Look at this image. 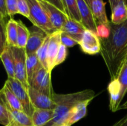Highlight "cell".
Listing matches in <instances>:
<instances>
[{
    "mask_svg": "<svg viewBox=\"0 0 127 126\" xmlns=\"http://www.w3.org/2000/svg\"><path fill=\"white\" fill-rule=\"evenodd\" d=\"M108 38L100 40L101 56L106 64L111 80L117 78L127 55V20L122 24L109 22Z\"/></svg>",
    "mask_w": 127,
    "mask_h": 126,
    "instance_id": "cell-1",
    "label": "cell"
},
{
    "mask_svg": "<svg viewBox=\"0 0 127 126\" xmlns=\"http://www.w3.org/2000/svg\"><path fill=\"white\" fill-rule=\"evenodd\" d=\"M95 97V91L90 89L67 94L53 93L52 99L56 105L54 110V117L45 126H60L64 125L71 111L77 104L87 100L92 101Z\"/></svg>",
    "mask_w": 127,
    "mask_h": 126,
    "instance_id": "cell-2",
    "label": "cell"
},
{
    "mask_svg": "<svg viewBox=\"0 0 127 126\" xmlns=\"http://www.w3.org/2000/svg\"><path fill=\"white\" fill-rule=\"evenodd\" d=\"M27 1L30 11L29 20L32 22L33 26L43 30L48 35H51L57 31L52 25L45 11L38 0H27Z\"/></svg>",
    "mask_w": 127,
    "mask_h": 126,
    "instance_id": "cell-3",
    "label": "cell"
},
{
    "mask_svg": "<svg viewBox=\"0 0 127 126\" xmlns=\"http://www.w3.org/2000/svg\"><path fill=\"white\" fill-rule=\"evenodd\" d=\"M4 85H6L19 100L23 108L24 112L31 117L35 108L31 102L28 90L19 80L15 78H7L5 81Z\"/></svg>",
    "mask_w": 127,
    "mask_h": 126,
    "instance_id": "cell-4",
    "label": "cell"
},
{
    "mask_svg": "<svg viewBox=\"0 0 127 126\" xmlns=\"http://www.w3.org/2000/svg\"><path fill=\"white\" fill-rule=\"evenodd\" d=\"M14 60V74L15 79L19 80L22 85L28 90L29 84L26 71V57L27 54L25 48L10 46Z\"/></svg>",
    "mask_w": 127,
    "mask_h": 126,
    "instance_id": "cell-5",
    "label": "cell"
},
{
    "mask_svg": "<svg viewBox=\"0 0 127 126\" xmlns=\"http://www.w3.org/2000/svg\"><path fill=\"white\" fill-rule=\"evenodd\" d=\"M29 87L34 90L51 97L53 92L51 85V72L45 68H41L32 77Z\"/></svg>",
    "mask_w": 127,
    "mask_h": 126,
    "instance_id": "cell-6",
    "label": "cell"
},
{
    "mask_svg": "<svg viewBox=\"0 0 127 126\" xmlns=\"http://www.w3.org/2000/svg\"><path fill=\"white\" fill-rule=\"evenodd\" d=\"M82 51L89 55H95L100 53L101 42L96 33L86 29L82 39L78 43Z\"/></svg>",
    "mask_w": 127,
    "mask_h": 126,
    "instance_id": "cell-7",
    "label": "cell"
},
{
    "mask_svg": "<svg viewBox=\"0 0 127 126\" xmlns=\"http://www.w3.org/2000/svg\"><path fill=\"white\" fill-rule=\"evenodd\" d=\"M41 6L45 11L52 25L57 30H61L63 26L68 19V16L54 5L44 1L38 0Z\"/></svg>",
    "mask_w": 127,
    "mask_h": 126,
    "instance_id": "cell-8",
    "label": "cell"
},
{
    "mask_svg": "<svg viewBox=\"0 0 127 126\" xmlns=\"http://www.w3.org/2000/svg\"><path fill=\"white\" fill-rule=\"evenodd\" d=\"M28 92L31 102L34 108L54 110L56 105L52 99V96H48L43 93L34 90L31 87L28 88Z\"/></svg>",
    "mask_w": 127,
    "mask_h": 126,
    "instance_id": "cell-9",
    "label": "cell"
},
{
    "mask_svg": "<svg viewBox=\"0 0 127 126\" xmlns=\"http://www.w3.org/2000/svg\"><path fill=\"white\" fill-rule=\"evenodd\" d=\"M29 30V37L27 42L26 47L25 48L26 54L36 53V51L43 44L48 36H49L47 33H45L43 30H40L39 28L35 26H33Z\"/></svg>",
    "mask_w": 127,
    "mask_h": 126,
    "instance_id": "cell-10",
    "label": "cell"
},
{
    "mask_svg": "<svg viewBox=\"0 0 127 126\" xmlns=\"http://www.w3.org/2000/svg\"><path fill=\"white\" fill-rule=\"evenodd\" d=\"M77 1L80 16V22L86 27V29L96 33L97 22L93 16L91 7L84 0Z\"/></svg>",
    "mask_w": 127,
    "mask_h": 126,
    "instance_id": "cell-11",
    "label": "cell"
},
{
    "mask_svg": "<svg viewBox=\"0 0 127 126\" xmlns=\"http://www.w3.org/2000/svg\"><path fill=\"white\" fill-rule=\"evenodd\" d=\"M61 31L57 30L49 36V42L48 46V55H47V62H48V70L51 72L55 68V61L59 51L60 46L61 45L60 41Z\"/></svg>",
    "mask_w": 127,
    "mask_h": 126,
    "instance_id": "cell-12",
    "label": "cell"
},
{
    "mask_svg": "<svg viewBox=\"0 0 127 126\" xmlns=\"http://www.w3.org/2000/svg\"><path fill=\"white\" fill-rule=\"evenodd\" d=\"M85 30L86 27L82 25L81 22L68 18L60 31L70 36L79 43Z\"/></svg>",
    "mask_w": 127,
    "mask_h": 126,
    "instance_id": "cell-13",
    "label": "cell"
},
{
    "mask_svg": "<svg viewBox=\"0 0 127 126\" xmlns=\"http://www.w3.org/2000/svg\"><path fill=\"white\" fill-rule=\"evenodd\" d=\"M91 102V100H87L77 104L71 111L64 125L71 126L84 118L87 114V108Z\"/></svg>",
    "mask_w": 127,
    "mask_h": 126,
    "instance_id": "cell-14",
    "label": "cell"
},
{
    "mask_svg": "<svg viewBox=\"0 0 127 126\" xmlns=\"http://www.w3.org/2000/svg\"><path fill=\"white\" fill-rule=\"evenodd\" d=\"M7 108L10 116V123L8 126H33L31 117H30L25 112L13 110L8 106Z\"/></svg>",
    "mask_w": 127,
    "mask_h": 126,
    "instance_id": "cell-15",
    "label": "cell"
},
{
    "mask_svg": "<svg viewBox=\"0 0 127 126\" xmlns=\"http://www.w3.org/2000/svg\"><path fill=\"white\" fill-rule=\"evenodd\" d=\"M90 7L97 24H109L110 21H109L106 16V3L103 0H92Z\"/></svg>",
    "mask_w": 127,
    "mask_h": 126,
    "instance_id": "cell-16",
    "label": "cell"
},
{
    "mask_svg": "<svg viewBox=\"0 0 127 126\" xmlns=\"http://www.w3.org/2000/svg\"><path fill=\"white\" fill-rule=\"evenodd\" d=\"M127 20V0H121L112 10L111 22L120 25Z\"/></svg>",
    "mask_w": 127,
    "mask_h": 126,
    "instance_id": "cell-17",
    "label": "cell"
},
{
    "mask_svg": "<svg viewBox=\"0 0 127 126\" xmlns=\"http://www.w3.org/2000/svg\"><path fill=\"white\" fill-rule=\"evenodd\" d=\"M54 117V110L35 108L32 117L33 126H45Z\"/></svg>",
    "mask_w": 127,
    "mask_h": 126,
    "instance_id": "cell-18",
    "label": "cell"
},
{
    "mask_svg": "<svg viewBox=\"0 0 127 126\" xmlns=\"http://www.w3.org/2000/svg\"><path fill=\"white\" fill-rule=\"evenodd\" d=\"M1 92V97L4 101L5 104L11 109L16 110V111H23V108L19 101V100L16 98V97L14 95V94L6 86L4 85L3 88L0 90Z\"/></svg>",
    "mask_w": 127,
    "mask_h": 126,
    "instance_id": "cell-19",
    "label": "cell"
},
{
    "mask_svg": "<svg viewBox=\"0 0 127 126\" xmlns=\"http://www.w3.org/2000/svg\"><path fill=\"white\" fill-rule=\"evenodd\" d=\"M0 59L4 65L8 78H15L14 74V60L9 45H7L4 50L0 55Z\"/></svg>",
    "mask_w": 127,
    "mask_h": 126,
    "instance_id": "cell-20",
    "label": "cell"
},
{
    "mask_svg": "<svg viewBox=\"0 0 127 126\" xmlns=\"http://www.w3.org/2000/svg\"><path fill=\"white\" fill-rule=\"evenodd\" d=\"M41 68H42V65H41L36 53H31V54H27L26 71H27V77H28V84L30 81L31 80L32 77L34 76V74Z\"/></svg>",
    "mask_w": 127,
    "mask_h": 126,
    "instance_id": "cell-21",
    "label": "cell"
},
{
    "mask_svg": "<svg viewBox=\"0 0 127 126\" xmlns=\"http://www.w3.org/2000/svg\"><path fill=\"white\" fill-rule=\"evenodd\" d=\"M17 30L18 22L10 18L6 25V37L7 45L9 46H17Z\"/></svg>",
    "mask_w": 127,
    "mask_h": 126,
    "instance_id": "cell-22",
    "label": "cell"
},
{
    "mask_svg": "<svg viewBox=\"0 0 127 126\" xmlns=\"http://www.w3.org/2000/svg\"><path fill=\"white\" fill-rule=\"evenodd\" d=\"M115 80L117 81L120 88L121 100L122 102L127 92V55Z\"/></svg>",
    "mask_w": 127,
    "mask_h": 126,
    "instance_id": "cell-23",
    "label": "cell"
},
{
    "mask_svg": "<svg viewBox=\"0 0 127 126\" xmlns=\"http://www.w3.org/2000/svg\"><path fill=\"white\" fill-rule=\"evenodd\" d=\"M66 15L68 18L74 19L80 22V16L79 13L77 0H62Z\"/></svg>",
    "mask_w": 127,
    "mask_h": 126,
    "instance_id": "cell-24",
    "label": "cell"
},
{
    "mask_svg": "<svg viewBox=\"0 0 127 126\" xmlns=\"http://www.w3.org/2000/svg\"><path fill=\"white\" fill-rule=\"evenodd\" d=\"M29 33H30V30L28 29V27L21 21H18L16 47L20 48H25L29 37Z\"/></svg>",
    "mask_w": 127,
    "mask_h": 126,
    "instance_id": "cell-25",
    "label": "cell"
},
{
    "mask_svg": "<svg viewBox=\"0 0 127 126\" xmlns=\"http://www.w3.org/2000/svg\"><path fill=\"white\" fill-rule=\"evenodd\" d=\"M49 36H48V37L46 38V39L45 40L43 44L41 45V47L38 49V50L36 53L41 65L46 70H48L47 55H48V42H49Z\"/></svg>",
    "mask_w": 127,
    "mask_h": 126,
    "instance_id": "cell-26",
    "label": "cell"
},
{
    "mask_svg": "<svg viewBox=\"0 0 127 126\" xmlns=\"http://www.w3.org/2000/svg\"><path fill=\"white\" fill-rule=\"evenodd\" d=\"M10 123V116L7 105L0 97V125L8 126Z\"/></svg>",
    "mask_w": 127,
    "mask_h": 126,
    "instance_id": "cell-27",
    "label": "cell"
},
{
    "mask_svg": "<svg viewBox=\"0 0 127 126\" xmlns=\"http://www.w3.org/2000/svg\"><path fill=\"white\" fill-rule=\"evenodd\" d=\"M6 19H0V55L4 50L7 45V37H6Z\"/></svg>",
    "mask_w": 127,
    "mask_h": 126,
    "instance_id": "cell-28",
    "label": "cell"
},
{
    "mask_svg": "<svg viewBox=\"0 0 127 126\" xmlns=\"http://www.w3.org/2000/svg\"><path fill=\"white\" fill-rule=\"evenodd\" d=\"M110 33V27L109 25L104 24H97L96 34L100 40L108 38Z\"/></svg>",
    "mask_w": 127,
    "mask_h": 126,
    "instance_id": "cell-29",
    "label": "cell"
},
{
    "mask_svg": "<svg viewBox=\"0 0 127 126\" xmlns=\"http://www.w3.org/2000/svg\"><path fill=\"white\" fill-rule=\"evenodd\" d=\"M17 10L18 14H20L29 19L30 11L27 0H17Z\"/></svg>",
    "mask_w": 127,
    "mask_h": 126,
    "instance_id": "cell-30",
    "label": "cell"
},
{
    "mask_svg": "<svg viewBox=\"0 0 127 126\" xmlns=\"http://www.w3.org/2000/svg\"><path fill=\"white\" fill-rule=\"evenodd\" d=\"M67 56H68V48H66L65 45L61 44L60 46V48H59V51H58L57 58H56L55 67L62 64L66 59Z\"/></svg>",
    "mask_w": 127,
    "mask_h": 126,
    "instance_id": "cell-31",
    "label": "cell"
},
{
    "mask_svg": "<svg viewBox=\"0 0 127 126\" xmlns=\"http://www.w3.org/2000/svg\"><path fill=\"white\" fill-rule=\"evenodd\" d=\"M60 41H61V44L65 45L66 48H71L78 45V42L75 39H74L72 37L63 32H61Z\"/></svg>",
    "mask_w": 127,
    "mask_h": 126,
    "instance_id": "cell-32",
    "label": "cell"
},
{
    "mask_svg": "<svg viewBox=\"0 0 127 126\" xmlns=\"http://www.w3.org/2000/svg\"><path fill=\"white\" fill-rule=\"evenodd\" d=\"M6 8L7 14L10 17L18 14L17 10V0H5Z\"/></svg>",
    "mask_w": 127,
    "mask_h": 126,
    "instance_id": "cell-33",
    "label": "cell"
},
{
    "mask_svg": "<svg viewBox=\"0 0 127 126\" xmlns=\"http://www.w3.org/2000/svg\"><path fill=\"white\" fill-rule=\"evenodd\" d=\"M53 5H54L55 7H57L58 9H60L61 11L64 12L65 14V7H64V5H63V1L62 0H44Z\"/></svg>",
    "mask_w": 127,
    "mask_h": 126,
    "instance_id": "cell-34",
    "label": "cell"
},
{
    "mask_svg": "<svg viewBox=\"0 0 127 126\" xmlns=\"http://www.w3.org/2000/svg\"><path fill=\"white\" fill-rule=\"evenodd\" d=\"M0 15L1 16L2 18H4V19H6L7 17H9L7 12L5 0H0Z\"/></svg>",
    "mask_w": 127,
    "mask_h": 126,
    "instance_id": "cell-35",
    "label": "cell"
},
{
    "mask_svg": "<svg viewBox=\"0 0 127 126\" xmlns=\"http://www.w3.org/2000/svg\"><path fill=\"white\" fill-rule=\"evenodd\" d=\"M127 115L126 116H124L121 120H118L117 123H115L113 126H123V124L124 123V122L126 121V120H127Z\"/></svg>",
    "mask_w": 127,
    "mask_h": 126,
    "instance_id": "cell-36",
    "label": "cell"
},
{
    "mask_svg": "<svg viewBox=\"0 0 127 126\" xmlns=\"http://www.w3.org/2000/svg\"><path fill=\"white\" fill-rule=\"evenodd\" d=\"M121 0H109V2L110 4V7H111V10H112L117 4Z\"/></svg>",
    "mask_w": 127,
    "mask_h": 126,
    "instance_id": "cell-37",
    "label": "cell"
},
{
    "mask_svg": "<svg viewBox=\"0 0 127 126\" xmlns=\"http://www.w3.org/2000/svg\"><path fill=\"white\" fill-rule=\"evenodd\" d=\"M124 109H127V101H126L124 103H123L120 105L118 110H124Z\"/></svg>",
    "mask_w": 127,
    "mask_h": 126,
    "instance_id": "cell-38",
    "label": "cell"
},
{
    "mask_svg": "<svg viewBox=\"0 0 127 126\" xmlns=\"http://www.w3.org/2000/svg\"><path fill=\"white\" fill-rule=\"evenodd\" d=\"M84 1H86V3H87L88 4H89V7L91 6V4H92V0H84Z\"/></svg>",
    "mask_w": 127,
    "mask_h": 126,
    "instance_id": "cell-39",
    "label": "cell"
},
{
    "mask_svg": "<svg viewBox=\"0 0 127 126\" xmlns=\"http://www.w3.org/2000/svg\"><path fill=\"white\" fill-rule=\"evenodd\" d=\"M127 126V120H126V121L124 122V123L123 124V126Z\"/></svg>",
    "mask_w": 127,
    "mask_h": 126,
    "instance_id": "cell-40",
    "label": "cell"
},
{
    "mask_svg": "<svg viewBox=\"0 0 127 126\" xmlns=\"http://www.w3.org/2000/svg\"><path fill=\"white\" fill-rule=\"evenodd\" d=\"M65 126V125H62V126Z\"/></svg>",
    "mask_w": 127,
    "mask_h": 126,
    "instance_id": "cell-41",
    "label": "cell"
},
{
    "mask_svg": "<svg viewBox=\"0 0 127 126\" xmlns=\"http://www.w3.org/2000/svg\"><path fill=\"white\" fill-rule=\"evenodd\" d=\"M1 18H2V17H1V16L0 15V19H1Z\"/></svg>",
    "mask_w": 127,
    "mask_h": 126,
    "instance_id": "cell-42",
    "label": "cell"
},
{
    "mask_svg": "<svg viewBox=\"0 0 127 126\" xmlns=\"http://www.w3.org/2000/svg\"><path fill=\"white\" fill-rule=\"evenodd\" d=\"M0 97H1V92H0Z\"/></svg>",
    "mask_w": 127,
    "mask_h": 126,
    "instance_id": "cell-43",
    "label": "cell"
}]
</instances>
